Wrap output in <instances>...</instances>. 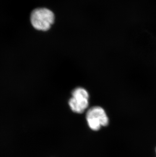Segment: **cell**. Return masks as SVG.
I'll return each instance as SVG.
<instances>
[{
	"mask_svg": "<svg viewBox=\"0 0 156 157\" xmlns=\"http://www.w3.org/2000/svg\"><path fill=\"white\" fill-rule=\"evenodd\" d=\"M54 19L53 12L45 8L35 9L31 15L32 25L39 31L48 30L54 21Z\"/></svg>",
	"mask_w": 156,
	"mask_h": 157,
	"instance_id": "6da1fadb",
	"label": "cell"
},
{
	"mask_svg": "<svg viewBox=\"0 0 156 157\" xmlns=\"http://www.w3.org/2000/svg\"><path fill=\"white\" fill-rule=\"evenodd\" d=\"M72 95L69 101L71 109L77 113H84L89 106L88 92L84 88L77 87L72 90Z\"/></svg>",
	"mask_w": 156,
	"mask_h": 157,
	"instance_id": "3957f363",
	"label": "cell"
},
{
	"mask_svg": "<svg viewBox=\"0 0 156 157\" xmlns=\"http://www.w3.org/2000/svg\"><path fill=\"white\" fill-rule=\"evenodd\" d=\"M89 127L93 131H98L108 126L109 119L105 109L102 107L93 106L87 110L86 116Z\"/></svg>",
	"mask_w": 156,
	"mask_h": 157,
	"instance_id": "7a4b0ae2",
	"label": "cell"
},
{
	"mask_svg": "<svg viewBox=\"0 0 156 157\" xmlns=\"http://www.w3.org/2000/svg\"></svg>",
	"mask_w": 156,
	"mask_h": 157,
	"instance_id": "277c9868",
	"label": "cell"
}]
</instances>
